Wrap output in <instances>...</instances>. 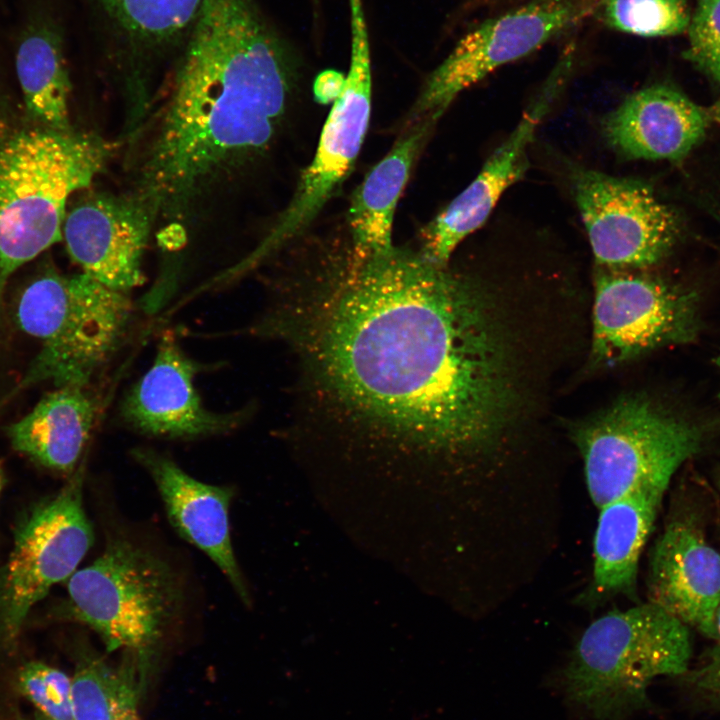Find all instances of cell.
<instances>
[{"label":"cell","instance_id":"6da1fadb","mask_svg":"<svg viewBox=\"0 0 720 720\" xmlns=\"http://www.w3.org/2000/svg\"><path fill=\"white\" fill-rule=\"evenodd\" d=\"M250 335L291 353L293 433L391 458L482 451L516 402L494 306L418 250L347 253L279 282Z\"/></svg>","mask_w":720,"mask_h":720},{"label":"cell","instance_id":"7a4b0ae2","mask_svg":"<svg viewBox=\"0 0 720 720\" xmlns=\"http://www.w3.org/2000/svg\"><path fill=\"white\" fill-rule=\"evenodd\" d=\"M139 165L155 219L184 220L205 189L269 148L295 63L253 0H203Z\"/></svg>","mask_w":720,"mask_h":720},{"label":"cell","instance_id":"3957f363","mask_svg":"<svg viewBox=\"0 0 720 720\" xmlns=\"http://www.w3.org/2000/svg\"><path fill=\"white\" fill-rule=\"evenodd\" d=\"M13 75L0 22V309L9 277L62 239L70 196L91 185L114 151L96 134L34 119Z\"/></svg>","mask_w":720,"mask_h":720},{"label":"cell","instance_id":"277c9868","mask_svg":"<svg viewBox=\"0 0 720 720\" xmlns=\"http://www.w3.org/2000/svg\"><path fill=\"white\" fill-rule=\"evenodd\" d=\"M692 654L689 627L648 601L595 619L578 639L560 677L567 702L596 720H622L649 706L662 676H682Z\"/></svg>","mask_w":720,"mask_h":720},{"label":"cell","instance_id":"5b68a950","mask_svg":"<svg viewBox=\"0 0 720 720\" xmlns=\"http://www.w3.org/2000/svg\"><path fill=\"white\" fill-rule=\"evenodd\" d=\"M127 293L80 273L46 269L21 291L15 318L41 349L17 390L44 380L87 387L121 344L132 316Z\"/></svg>","mask_w":720,"mask_h":720},{"label":"cell","instance_id":"8992f818","mask_svg":"<svg viewBox=\"0 0 720 720\" xmlns=\"http://www.w3.org/2000/svg\"><path fill=\"white\" fill-rule=\"evenodd\" d=\"M68 608L108 651L146 661L180 616L183 589L171 565L131 539L112 535L102 553L67 580Z\"/></svg>","mask_w":720,"mask_h":720},{"label":"cell","instance_id":"52a82bcc","mask_svg":"<svg viewBox=\"0 0 720 720\" xmlns=\"http://www.w3.org/2000/svg\"><path fill=\"white\" fill-rule=\"evenodd\" d=\"M593 503L642 488L666 490L701 446L699 429L639 396L624 397L574 431Z\"/></svg>","mask_w":720,"mask_h":720},{"label":"cell","instance_id":"ba28073f","mask_svg":"<svg viewBox=\"0 0 720 720\" xmlns=\"http://www.w3.org/2000/svg\"><path fill=\"white\" fill-rule=\"evenodd\" d=\"M351 56L342 92L333 102L311 163L287 208L237 273L256 267L297 237L318 215L351 170L362 147L371 113L372 73L363 8H350Z\"/></svg>","mask_w":720,"mask_h":720},{"label":"cell","instance_id":"9c48e42d","mask_svg":"<svg viewBox=\"0 0 720 720\" xmlns=\"http://www.w3.org/2000/svg\"><path fill=\"white\" fill-rule=\"evenodd\" d=\"M83 469L20 522L0 575V627L17 637L31 609L50 589L67 581L93 544L83 506Z\"/></svg>","mask_w":720,"mask_h":720},{"label":"cell","instance_id":"30bf717a","mask_svg":"<svg viewBox=\"0 0 720 720\" xmlns=\"http://www.w3.org/2000/svg\"><path fill=\"white\" fill-rule=\"evenodd\" d=\"M596 0H533L466 34L427 78L411 110L413 122L437 119L465 89L567 29Z\"/></svg>","mask_w":720,"mask_h":720},{"label":"cell","instance_id":"8fae6325","mask_svg":"<svg viewBox=\"0 0 720 720\" xmlns=\"http://www.w3.org/2000/svg\"><path fill=\"white\" fill-rule=\"evenodd\" d=\"M572 185L600 267H647L660 261L674 244L677 219L644 183L576 168Z\"/></svg>","mask_w":720,"mask_h":720},{"label":"cell","instance_id":"7c38bea8","mask_svg":"<svg viewBox=\"0 0 720 720\" xmlns=\"http://www.w3.org/2000/svg\"><path fill=\"white\" fill-rule=\"evenodd\" d=\"M693 297L658 280L600 267L595 275L591 361L614 366L658 346L687 341Z\"/></svg>","mask_w":720,"mask_h":720},{"label":"cell","instance_id":"4fadbf2b","mask_svg":"<svg viewBox=\"0 0 720 720\" xmlns=\"http://www.w3.org/2000/svg\"><path fill=\"white\" fill-rule=\"evenodd\" d=\"M154 222L134 192H93L66 212L62 238L82 273L128 293L145 281L142 261Z\"/></svg>","mask_w":720,"mask_h":720},{"label":"cell","instance_id":"5bb4252c","mask_svg":"<svg viewBox=\"0 0 720 720\" xmlns=\"http://www.w3.org/2000/svg\"><path fill=\"white\" fill-rule=\"evenodd\" d=\"M205 366L189 357L175 336L165 334L149 369L121 402L122 419L145 435L192 439L229 432L247 413H220L208 409L195 387Z\"/></svg>","mask_w":720,"mask_h":720},{"label":"cell","instance_id":"9a60e30c","mask_svg":"<svg viewBox=\"0 0 720 720\" xmlns=\"http://www.w3.org/2000/svg\"><path fill=\"white\" fill-rule=\"evenodd\" d=\"M6 38L27 112L42 124L71 129V82L62 0H11Z\"/></svg>","mask_w":720,"mask_h":720},{"label":"cell","instance_id":"2e32d148","mask_svg":"<svg viewBox=\"0 0 720 720\" xmlns=\"http://www.w3.org/2000/svg\"><path fill=\"white\" fill-rule=\"evenodd\" d=\"M562 72L549 79L476 178L423 228L419 251L426 259L447 266L459 243L484 224L504 191L524 175L528 145L561 88Z\"/></svg>","mask_w":720,"mask_h":720},{"label":"cell","instance_id":"e0dca14e","mask_svg":"<svg viewBox=\"0 0 720 720\" xmlns=\"http://www.w3.org/2000/svg\"><path fill=\"white\" fill-rule=\"evenodd\" d=\"M649 601L713 637L720 607V553L689 520L670 521L650 556Z\"/></svg>","mask_w":720,"mask_h":720},{"label":"cell","instance_id":"ac0fdd59","mask_svg":"<svg viewBox=\"0 0 720 720\" xmlns=\"http://www.w3.org/2000/svg\"><path fill=\"white\" fill-rule=\"evenodd\" d=\"M133 457L153 479L168 520L177 533L203 551L229 580L242 601L249 602L230 535L232 489L203 483L172 459L147 448Z\"/></svg>","mask_w":720,"mask_h":720},{"label":"cell","instance_id":"d6986e66","mask_svg":"<svg viewBox=\"0 0 720 720\" xmlns=\"http://www.w3.org/2000/svg\"><path fill=\"white\" fill-rule=\"evenodd\" d=\"M708 116L678 90L665 85L627 97L603 121L608 143L635 159L677 160L703 137Z\"/></svg>","mask_w":720,"mask_h":720},{"label":"cell","instance_id":"ffe728a7","mask_svg":"<svg viewBox=\"0 0 720 720\" xmlns=\"http://www.w3.org/2000/svg\"><path fill=\"white\" fill-rule=\"evenodd\" d=\"M665 491L642 488L599 508L587 602L599 603L633 590L639 558Z\"/></svg>","mask_w":720,"mask_h":720},{"label":"cell","instance_id":"44dd1931","mask_svg":"<svg viewBox=\"0 0 720 720\" xmlns=\"http://www.w3.org/2000/svg\"><path fill=\"white\" fill-rule=\"evenodd\" d=\"M435 122L429 118L413 122L355 190L348 211L353 251L381 252L394 246L397 203Z\"/></svg>","mask_w":720,"mask_h":720},{"label":"cell","instance_id":"7402d4cb","mask_svg":"<svg viewBox=\"0 0 720 720\" xmlns=\"http://www.w3.org/2000/svg\"><path fill=\"white\" fill-rule=\"evenodd\" d=\"M97 411V401L86 387H57L28 415L10 425L7 434L14 449L35 462L71 472L89 439Z\"/></svg>","mask_w":720,"mask_h":720},{"label":"cell","instance_id":"603a6c76","mask_svg":"<svg viewBox=\"0 0 720 720\" xmlns=\"http://www.w3.org/2000/svg\"><path fill=\"white\" fill-rule=\"evenodd\" d=\"M203 0H97L129 40L156 47L188 36Z\"/></svg>","mask_w":720,"mask_h":720},{"label":"cell","instance_id":"cb8c5ba5","mask_svg":"<svg viewBox=\"0 0 720 720\" xmlns=\"http://www.w3.org/2000/svg\"><path fill=\"white\" fill-rule=\"evenodd\" d=\"M71 680L75 720H142L127 671L91 658L79 665Z\"/></svg>","mask_w":720,"mask_h":720},{"label":"cell","instance_id":"d4e9b609","mask_svg":"<svg viewBox=\"0 0 720 720\" xmlns=\"http://www.w3.org/2000/svg\"><path fill=\"white\" fill-rule=\"evenodd\" d=\"M603 8L609 26L644 37L682 33L691 18L686 0H604Z\"/></svg>","mask_w":720,"mask_h":720},{"label":"cell","instance_id":"484cf974","mask_svg":"<svg viewBox=\"0 0 720 720\" xmlns=\"http://www.w3.org/2000/svg\"><path fill=\"white\" fill-rule=\"evenodd\" d=\"M19 688L51 720H75L72 680L62 671L41 662L27 663L18 676Z\"/></svg>","mask_w":720,"mask_h":720},{"label":"cell","instance_id":"4316f807","mask_svg":"<svg viewBox=\"0 0 720 720\" xmlns=\"http://www.w3.org/2000/svg\"><path fill=\"white\" fill-rule=\"evenodd\" d=\"M687 29V57L720 83V0H697Z\"/></svg>","mask_w":720,"mask_h":720},{"label":"cell","instance_id":"83f0119b","mask_svg":"<svg viewBox=\"0 0 720 720\" xmlns=\"http://www.w3.org/2000/svg\"><path fill=\"white\" fill-rule=\"evenodd\" d=\"M713 646L704 661L688 669L682 678L689 690L704 704L720 709V607L715 618Z\"/></svg>","mask_w":720,"mask_h":720},{"label":"cell","instance_id":"f1b7e54d","mask_svg":"<svg viewBox=\"0 0 720 720\" xmlns=\"http://www.w3.org/2000/svg\"><path fill=\"white\" fill-rule=\"evenodd\" d=\"M345 75L335 70L321 72L314 82V94L321 103L335 101L343 90Z\"/></svg>","mask_w":720,"mask_h":720},{"label":"cell","instance_id":"f546056e","mask_svg":"<svg viewBox=\"0 0 720 720\" xmlns=\"http://www.w3.org/2000/svg\"><path fill=\"white\" fill-rule=\"evenodd\" d=\"M710 116L720 123V100L714 104L709 112Z\"/></svg>","mask_w":720,"mask_h":720},{"label":"cell","instance_id":"4dcf8cb0","mask_svg":"<svg viewBox=\"0 0 720 720\" xmlns=\"http://www.w3.org/2000/svg\"><path fill=\"white\" fill-rule=\"evenodd\" d=\"M27 720H51V719L47 718L46 716H44L43 714H41L39 712V713L35 714L33 718L27 719Z\"/></svg>","mask_w":720,"mask_h":720},{"label":"cell","instance_id":"1f68e13d","mask_svg":"<svg viewBox=\"0 0 720 720\" xmlns=\"http://www.w3.org/2000/svg\"><path fill=\"white\" fill-rule=\"evenodd\" d=\"M715 483H716L717 490H718V492H719V494H720V468H719V470H718L717 473H716Z\"/></svg>","mask_w":720,"mask_h":720},{"label":"cell","instance_id":"d6a6232c","mask_svg":"<svg viewBox=\"0 0 720 720\" xmlns=\"http://www.w3.org/2000/svg\"><path fill=\"white\" fill-rule=\"evenodd\" d=\"M2 487H3V470H2L1 463H0V493H1Z\"/></svg>","mask_w":720,"mask_h":720},{"label":"cell","instance_id":"836d02e7","mask_svg":"<svg viewBox=\"0 0 720 720\" xmlns=\"http://www.w3.org/2000/svg\"><path fill=\"white\" fill-rule=\"evenodd\" d=\"M2 2L6 3V0H1Z\"/></svg>","mask_w":720,"mask_h":720}]
</instances>
